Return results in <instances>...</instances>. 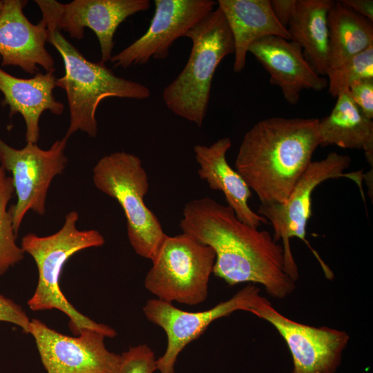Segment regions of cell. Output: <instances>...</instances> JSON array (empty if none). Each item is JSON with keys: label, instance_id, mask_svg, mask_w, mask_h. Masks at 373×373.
Wrapping results in <instances>:
<instances>
[{"label": "cell", "instance_id": "obj_1", "mask_svg": "<svg viewBox=\"0 0 373 373\" xmlns=\"http://www.w3.org/2000/svg\"><path fill=\"white\" fill-rule=\"evenodd\" d=\"M180 227L210 247L216 255L213 274L233 286L259 284L276 299H284L296 289L285 268L284 249L271 234L241 220L228 205L209 197L184 205Z\"/></svg>", "mask_w": 373, "mask_h": 373}, {"label": "cell", "instance_id": "obj_2", "mask_svg": "<svg viewBox=\"0 0 373 373\" xmlns=\"http://www.w3.org/2000/svg\"><path fill=\"white\" fill-rule=\"evenodd\" d=\"M318 118L269 117L244 135L235 169L261 205L284 203L320 145Z\"/></svg>", "mask_w": 373, "mask_h": 373}, {"label": "cell", "instance_id": "obj_3", "mask_svg": "<svg viewBox=\"0 0 373 373\" xmlns=\"http://www.w3.org/2000/svg\"><path fill=\"white\" fill-rule=\"evenodd\" d=\"M78 218L77 211H70L56 233L47 236L29 233L22 238L21 248L32 256L39 275L36 289L27 304L34 312L53 309L61 311L68 317L69 327L75 336L79 334L82 329L89 328L113 338L117 334L113 328L80 313L60 289V276L67 260L79 251L101 247L105 242L97 230L78 229Z\"/></svg>", "mask_w": 373, "mask_h": 373}, {"label": "cell", "instance_id": "obj_4", "mask_svg": "<svg viewBox=\"0 0 373 373\" xmlns=\"http://www.w3.org/2000/svg\"><path fill=\"white\" fill-rule=\"evenodd\" d=\"M185 37L192 46L178 75L162 92L166 106L175 115L200 127L209 103L211 82L217 67L234 54V44L226 18L217 7L191 28Z\"/></svg>", "mask_w": 373, "mask_h": 373}, {"label": "cell", "instance_id": "obj_5", "mask_svg": "<svg viewBox=\"0 0 373 373\" xmlns=\"http://www.w3.org/2000/svg\"><path fill=\"white\" fill-rule=\"evenodd\" d=\"M48 42L61 55L64 75L56 79V86L65 90L70 112V123L65 137L77 131L95 137L98 133L96 111L108 97L145 99L151 96L145 85L117 76L104 63L93 62L57 30L49 31Z\"/></svg>", "mask_w": 373, "mask_h": 373}, {"label": "cell", "instance_id": "obj_6", "mask_svg": "<svg viewBox=\"0 0 373 373\" xmlns=\"http://www.w3.org/2000/svg\"><path fill=\"white\" fill-rule=\"evenodd\" d=\"M95 186L115 199L126 219L129 242L140 256L152 260L166 234L146 205L149 177L139 157L124 151L102 157L93 168Z\"/></svg>", "mask_w": 373, "mask_h": 373}, {"label": "cell", "instance_id": "obj_7", "mask_svg": "<svg viewBox=\"0 0 373 373\" xmlns=\"http://www.w3.org/2000/svg\"><path fill=\"white\" fill-rule=\"evenodd\" d=\"M215 258L210 247L189 234L166 235L151 260L144 287L161 300L199 305L207 298Z\"/></svg>", "mask_w": 373, "mask_h": 373}, {"label": "cell", "instance_id": "obj_8", "mask_svg": "<svg viewBox=\"0 0 373 373\" xmlns=\"http://www.w3.org/2000/svg\"><path fill=\"white\" fill-rule=\"evenodd\" d=\"M350 162V156L336 152L329 153L321 160L312 162L284 203L269 206L260 204L258 209V213L271 222L274 239L276 242L282 240L285 271L295 282L299 278V273L290 245L292 238H299L307 245L327 279L334 277L332 271L307 240L306 228L312 213V195L321 183L328 179L345 177L361 188L362 171L345 172Z\"/></svg>", "mask_w": 373, "mask_h": 373}, {"label": "cell", "instance_id": "obj_9", "mask_svg": "<svg viewBox=\"0 0 373 373\" xmlns=\"http://www.w3.org/2000/svg\"><path fill=\"white\" fill-rule=\"evenodd\" d=\"M67 140L65 137L57 140L48 150L30 142L17 149L0 137V166L11 173L17 197L16 204L9 209L16 236L29 210L40 216L45 213L50 183L62 173L68 162L65 155Z\"/></svg>", "mask_w": 373, "mask_h": 373}, {"label": "cell", "instance_id": "obj_10", "mask_svg": "<svg viewBox=\"0 0 373 373\" xmlns=\"http://www.w3.org/2000/svg\"><path fill=\"white\" fill-rule=\"evenodd\" d=\"M260 296V289L249 284L229 299L207 310L195 312L182 310L173 303L157 298L149 299L142 308L144 316L161 327L167 338L166 350L157 359V370L160 373H174L179 354L211 323L236 311L251 312Z\"/></svg>", "mask_w": 373, "mask_h": 373}, {"label": "cell", "instance_id": "obj_11", "mask_svg": "<svg viewBox=\"0 0 373 373\" xmlns=\"http://www.w3.org/2000/svg\"><path fill=\"white\" fill-rule=\"evenodd\" d=\"M48 31L64 30L71 38L81 39L84 28L96 35L102 60H111L114 35L122 22L151 6L149 0H74L62 3L55 0H36Z\"/></svg>", "mask_w": 373, "mask_h": 373}, {"label": "cell", "instance_id": "obj_12", "mask_svg": "<svg viewBox=\"0 0 373 373\" xmlns=\"http://www.w3.org/2000/svg\"><path fill=\"white\" fill-rule=\"evenodd\" d=\"M270 323L285 341L292 357L290 373H336L350 336L342 330L293 321L260 296L250 312Z\"/></svg>", "mask_w": 373, "mask_h": 373}, {"label": "cell", "instance_id": "obj_13", "mask_svg": "<svg viewBox=\"0 0 373 373\" xmlns=\"http://www.w3.org/2000/svg\"><path fill=\"white\" fill-rule=\"evenodd\" d=\"M29 334L35 339L47 373H116L121 354L108 350L105 335L89 328L70 336L30 320Z\"/></svg>", "mask_w": 373, "mask_h": 373}, {"label": "cell", "instance_id": "obj_14", "mask_svg": "<svg viewBox=\"0 0 373 373\" xmlns=\"http://www.w3.org/2000/svg\"><path fill=\"white\" fill-rule=\"evenodd\" d=\"M155 12L144 35L111 61L115 67L127 68L151 59H165L173 43L215 9L213 0H155Z\"/></svg>", "mask_w": 373, "mask_h": 373}, {"label": "cell", "instance_id": "obj_15", "mask_svg": "<svg viewBox=\"0 0 373 373\" xmlns=\"http://www.w3.org/2000/svg\"><path fill=\"white\" fill-rule=\"evenodd\" d=\"M27 1L4 0L0 15L1 65L16 66L31 75L39 73L37 65L55 72V61L46 49L50 32L44 21L31 23L23 12Z\"/></svg>", "mask_w": 373, "mask_h": 373}, {"label": "cell", "instance_id": "obj_16", "mask_svg": "<svg viewBox=\"0 0 373 373\" xmlns=\"http://www.w3.org/2000/svg\"><path fill=\"white\" fill-rule=\"evenodd\" d=\"M251 53L270 76V84L278 86L285 100L294 105L304 89L322 90L327 79L318 75L305 59L296 42L277 36H267L251 44Z\"/></svg>", "mask_w": 373, "mask_h": 373}, {"label": "cell", "instance_id": "obj_17", "mask_svg": "<svg viewBox=\"0 0 373 373\" xmlns=\"http://www.w3.org/2000/svg\"><path fill=\"white\" fill-rule=\"evenodd\" d=\"M231 146L228 137L220 138L209 146L196 144L193 147L195 160L199 165L200 178L209 186L223 193L227 205L242 222L258 228L268 221L249 206L251 191L227 160V153Z\"/></svg>", "mask_w": 373, "mask_h": 373}, {"label": "cell", "instance_id": "obj_18", "mask_svg": "<svg viewBox=\"0 0 373 373\" xmlns=\"http://www.w3.org/2000/svg\"><path fill=\"white\" fill-rule=\"evenodd\" d=\"M54 72L37 73L29 79L16 77L0 66V91L4 99L2 105L10 108V116L19 113L26 124L27 143L37 144L39 137V121L45 111L62 114L64 104L55 99Z\"/></svg>", "mask_w": 373, "mask_h": 373}, {"label": "cell", "instance_id": "obj_19", "mask_svg": "<svg viewBox=\"0 0 373 373\" xmlns=\"http://www.w3.org/2000/svg\"><path fill=\"white\" fill-rule=\"evenodd\" d=\"M217 4L233 36L235 73L245 68L249 48L256 40L267 36L290 40L288 30L275 17L269 0H218Z\"/></svg>", "mask_w": 373, "mask_h": 373}, {"label": "cell", "instance_id": "obj_20", "mask_svg": "<svg viewBox=\"0 0 373 373\" xmlns=\"http://www.w3.org/2000/svg\"><path fill=\"white\" fill-rule=\"evenodd\" d=\"M331 113L319 119L321 146L336 145L343 149H363L373 165V121L351 98L347 89L337 97Z\"/></svg>", "mask_w": 373, "mask_h": 373}, {"label": "cell", "instance_id": "obj_21", "mask_svg": "<svg viewBox=\"0 0 373 373\" xmlns=\"http://www.w3.org/2000/svg\"><path fill=\"white\" fill-rule=\"evenodd\" d=\"M334 3L331 0H298L287 27L290 40L301 47L305 59L321 76L329 69L328 13Z\"/></svg>", "mask_w": 373, "mask_h": 373}, {"label": "cell", "instance_id": "obj_22", "mask_svg": "<svg viewBox=\"0 0 373 373\" xmlns=\"http://www.w3.org/2000/svg\"><path fill=\"white\" fill-rule=\"evenodd\" d=\"M328 28L329 70L373 46L372 21L341 1L334 2L329 11Z\"/></svg>", "mask_w": 373, "mask_h": 373}, {"label": "cell", "instance_id": "obj_23", "mask_svg": "<svg viewBox=\"0 0 373 373\" xmlns=\"http://www.w3.org/2000/svg\"><path fill=\"white\" fill-rule=\"evenodd\" d=\"M15 192L11 176L0 166V276L23 260L24 252L16 243L11 213L8 204Z\"/></svg>", "mask_w": 373, "mask_h": 373}, {"label": "cell", "instance_id": "obj_24", "mask_svg": "<svg viewBox=\"0 0 373 373\" xmlns=\"http://www.w3.org/2000/svg\"><path fill=\"white\" fill-rule=\"evenodd\" d=\"M327 76L328 92L333 97H336L356 81L372 79L373 46L354 55L341 66L329 70Z\"/></svg>", "mask_w": 373, "mask_h": 373}, {"label": "cell", "instance_id": "obj_25", "mask_svg": "<svg viewBox=\"0 0 373 373\" xmlns=\"http://www.w3.org/2000/svg\"><path fill=\"white\" fill-rule=\"evenodd\" d=\"M157 358L146 344L131 347L121 354V361L116 373H154Z\"/></svg>", "mask_w": 373, "mask_h": 373}, {"label": "cell", "instance_id": "obj_26", "mask_svg": "<svg viewBox=\"0 0 373 373\" xmlns=\"http://www.w3.org/2000/svg\"><path fill=\"white\" fill-rule=\"evenodd\" d=\"M348 93L358 107L369 118L373 119V78L363 79L352 84Z\"/></svg>", "mask_w": 373, "mask_h": 373}, {"label": "cell", "instance_id": "obj_27", "mask_svg": "<svg viewBox=\"0 0 373 373\" xmlns=\"http://www.w3.org/2000/svg\"><path fill=\"white\" fill-rule=\"evenodd\" d=\"M0 321L14 324L29 334L30 319L23 308L0 294Z\"/></svg>", "mask_w": 373, "mask_h": 373}, {"label": "cell", "instance_id": "obj_28", "mask_svg": "<svg viewBox=\"0 0 373 373\" xmlns=\"http://www.w3.org/2000/svg\"><path fill=\"white\" fill-rule=\"evenodd\" d=\"M298 0H271L270 4L278 21L287 29L288 25L294 17Z\"/></svg>", "mask_w": 373, "mask_h": 373}, {"label": "cell", "instance_id": "obj_29", "mask_svg": "<svg viewBox=\"0 0 373 373\" xmlns=\"http://www.w3.org/2000/svg\"><path fill=\"white\" fill-rule=\"evenodd\" d=\"M340 1L357 14L373 21L372 0H342Z\"/></svg>", "mask_w": 373, "mask_h": 373}, {"label": "cell", "instance_id": "obj_30", "mask_svg": "<svg viewBox=\"0 0 373 373\" xmlns=\"http://www.w3.org/2000/svg\"><path fill=\"white\" fill-rule=\"evenodd\" d=\"M4 7V0H0V15L1 14Z\"/></svg>", "mask_w": 373, "mask_h": 373}]
</instances>
